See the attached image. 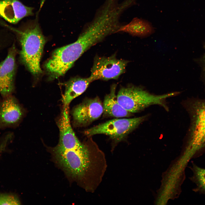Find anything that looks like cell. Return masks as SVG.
Instances as JSON below:
<instances>
[{"mask_svg": "<svg viewBox=\"0 0 205 205\" xmlns=\"http://www.w3.org/2000/svg\"><path fill=\"white\" fill-rule=\"evenodd\" d=\"M191 117L189 146L194 151L205 147V100H196L188 107Z\"/></svg>", "mask_w": 205, "mask_h": 205, "instance_id": "8992f818", "label": "cell"}, {"mask_svg": "<svg viewBox=\"0 0 205 205\" xmlns=\"http://www.w3.org/2000/svg\"><path fill=\"white\" fill-rule=\"evenodd\" d=\"M128 62L117 58L115 55L95 57L89 77L91 81L117 79L124 73Z\"/></svg>", "mask_w": 205, "mask_h": 205, "instance_id": "5b68a950", "label": "cell"}, {"mask_svg": "<svg viewBox=\"0 0 205 205\" xmlns=\"http://www.w3.org/2000/svg\"><path fill=\"white\" fill-rule=\"evenodd\" d=\"M33 9L17 0H0V16L12 23H17L24 17L32 15Z\"/></svg>", "mask_w": 205, "mask_h": 205, "instance_id": "8fae6325", "label": "cell"}, {"mask_svg": "<svg viewBox=\"0 0 205 205\" xmlns=\"http://www.w3.org/2000/svg\"><path fill=\"white\" fill-rule=\"evenodd\" d=\"M103 113L102 104L96 97L83 101L73 109L72 114L76 124L85 126L98 118Z\"/></svg>", "mask_w": 205, "mask_h": 205, "instance_id": "52a82bcc", "label": "cell"}, {"mask_svg": "<svg viewBox=\"0 0 205 205\" xmlns=\"http://www.w3.org/2000/svg\"><path fill=\"white\" fill-rule=\"evenodd\" d=\"M122 31L140 37L148 36L154 31L150 23L145 20L135 18L128 24L121 27L117 32Z\"/></svg>", "mask_w": 205, "mask_h": 205, "instance_id": "5bb4252c", "label": "cell"}, {"mask_svg": "<svg viewBox=\"0 0 205 205\" xmlns=\"http://www.w3.org/2000/svg\"><path fill=\"white\" fill-rule=\"evenodd\" d=\"M20 202L16 195L10 194H0V205H19Z\"/></svg>", "mask_w": 205, "mask_h": 205, "instance_id": "2e32d148", "label": "cell"}, {"mask_svg": "<svg viewBox=\"0 0 205 205\" xmlns=\"http://www.w3.org/2000/svg\"><path fill=\"white\" fill-rule=\"evenodd\" d=\"M202 72L203 77L204 79V80L205 81V53L203 56L202 59Z\"/></svg>", "mask_w": 205, "mask_h": 205, "instance_id": "e0dca14e", "label": "cell"}, {"mask_svg": "<svg viewBox=\"0 0 205 205\" xmlns=\"http://www.w3.org/2000/svg\"><path fill=\"white\" fill-rule=\"evenodd\" d=\"M91 82L89 77L71 78L64 84L65 91L62 98L64 106H69L75 98L83 93Z\"/></svg>", "mask_w": 205, "mask_h": 205, "instance_id": "7c38bea8", "label": "cell"}, {"mask_svg": "<svg viewBox=\"0 0 205 205\" xmlns=\"http://www.w3.org/2000/svg\"><path fill=\"white\" fill-rule=\"evenodd\" d=\"M194 178L198 186L205 192V169L194 167Z\"/></svg>", "mask_w": 205, "mask_h": 205, "instance_id": "9a60e30c", "label": "cell"}, {"mask_svg": "<svg viewBox=\"0 0 205 205\" xmlns=\"http://www.w3.org/2000/svg\"><path fill=\"white\" fill-rule=\"evenodd\" d=\"M22 115V109L14 96L5 97L0 103V128L14 126L20 121Z\"/></svg>", "mask_w": 205, "mask_h": 205, "instance_id": "30bf717a", "label": "cell"}, {"mask_svg": "<svg viewBox=\"0 0 205 205\" xmlns=\"http://www.w3.org/2000/svg\"><path fill=\"white\" fill-rule=\"evenodd\" d=\"M15 30L19 35L21 61L33 75H40L42 72L40 62L46 40L38 25L23 31Z\"/></svg>", "mask_w": 205, "mask_h": 205, "instance_id": "7a4b0ae2", "label": "cell"}, {"mask_svg": "<svg viewBox=\"0 0 205 205\" xmlns=\"http://www.w3.org/2000/svg\"><path fill=\"white\" fill-rule=\"evenodd\" d=\"M57 124L60 131V140L57 147L63 149H70L83 145L78 139L71 127L68 106H64Z\"/></svg>", "mask_w": 205, "mask_h": 205, "instance_id": "9c48e42d", "label": "cell"}, {"mask_svg": "<svg viewBox=\"0 0 205 205\" xmlns=\"http://www.w3.org/2000/svg\"><path fill=\"white\" fill-rule=\"evenodd\" d=\"M116 85H112L110 93L105 97L102 104L103 113L105 116L116 118L129 117L132 113L125 109L118 102L116 94Z\"/></svg>", "mask_w": 205, "mask_h": 205, "instance_id": "4fadbf2b", "label": "cell"}, {"mask_svg": "<svg viewBox=\"0 0 205 205\" xmlns=\"http://www.w3.org/2000/svg\"><path fill=\"white\" fill-rule=\"evenodd\" d=\"M146 117L145 116L111 120L87 129L84 133L88 136L98 134H105L116 142H119L136 128Z\"/></svg>", "mask_w": 205, "mask_h": 205, "instance_id": "277c9868", "label": "cell"}, {"mask_svg": "<svg viewBox=\"0 0 205 205\" xmlns=\"http://www.w3.org/2000/svg\"><path fill=\"white\" fill-rule=\"evenodd\" d=\"M85 144L70 149L56 146L53 153L68 175L87 191L94 190L101 182L106 165L104 155L96 146Z\"/></svg>", "mask_w": 205, "mask_h": 205, "instance_id": "6da1fadb", "label": "cell"}, {"mask_svg": "<svg viewBox=\"0 0 205 205\" xmlns=\"http://www.w3.org/2000/svg\"><path fill=\"white\" fill-rule=\"evenodd\" d=\"M179 93L176 92L162 95H155L141 87L130 85L121 87L118 93L117 98L120 104L126 110L132 113L155 104L160 105L167 109L165 100Z\"/></svg>", "mask_w": 205, "mask_h": 205, "instance_id": "3957f363", "label": "cell"}, {"mask_svg": "<svg viewBox=\"0 0 205 205\" xmlns=\"http://www.w3.org/2000/svg\"><path fill=\"white\" fill-rule=\"evenodd\" d=\"M16 53L13 44L5 58L0 62V93L4 98L11 95L14 89Z\"/></svg>", "mask_w": 205, "mask_h": 205, "instance_id": "ba28073f", "label": "cell"}]
</instances>
